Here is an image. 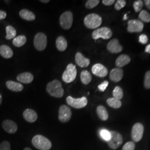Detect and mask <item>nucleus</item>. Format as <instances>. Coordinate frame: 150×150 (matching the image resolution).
Masks as SVG:
<instances>
[{
    "mask_svg": "<svg viewBox=\"0 0 150 150\" xmlns=\"http://www.w3.org/2000/svg\"><path fill=\"white\" fill-rule=\"evenodd\" d=\"M115 3V0H103L102 4L106 6H111Z\"/></svg>",
    "mask_w": 150,
    "mask_h": 150,
    "instance_id": "a19ab883",
    "label": "nucleus"
},
{
    "mask_svg": "<svg viewBox=\"0 0 150 150\" xmlns=\"http://www.w3.org/2000/svg\"><path fill=\"white\" fill-rule=\"evenodd\" d=\"M110 134L111 137L110 139L107 141V144L111 149L116 150L122 144V136L119 132L115 131H111Z\"/></svg>",
    "mask_w": 150,
    "mask_h": 150,
    "instance_id": "20e7f679",
    "label": "nucleus"
},
{
    "mask_svg": "<svg viewBox=\"0 0 150 150\" xmlns=\"http://www.w3.org/2000/svg\"><path fill=\"white\" fill-rule=\"evenodd\" d=\"M75 62L81 67H87L90 64V59L86 58L81 52H77L76 54Z\"/></svg>",
    "mask_w": 150,
    "mask_h": 150,
    "instance_id": "a211bd4d",
    "label": "nucleus"
},
{
    "mask_svg": "<svg viewBox=\"0 0 150 150\" xmlns=\"http://www.w3.org/2000/svg\"><path fill=\"white\" fill-rule=\"evenodd\" d=\"M77 76L76 66L72 64H68L62 75V80L66 83H71L75 80Z\"/></svg>",
    "mask_w": 150,
    "mask_h": 150,
    "instance_id": "39448f33",
    "label": "nucleus"
},
{
    "mask_svg": "<svg viewBox=\"0 0 150 150\" xmlns=\"http://www.w3.org/2000/svg\"><path fill=\"white\" fill-rule=\"evenodd\" d=\"M7 16V13L5 11L0 10V20L5 19Z\"/></svg>",
    "mask_w": 150,
    "mask_h": 150,
    "instance_id": "79ce46f5",
    "label": "nucleus"
},
{
    "mask_svg": "<svg viewBox=\"0 0 150 150\" xmlns=\"http://www.w3.org/2000/svg\"><path fill=\"white\" fill-rule=\"evenodd\" d=\"M26 41H27V38L25 36L20 35L13 40L12 43L15 46L20 47L22 46L23 45H24L26 42Z\"/></svg>",
    "mask_w": 150,
    "mask_h": 150,
    "instance_id": "bb28decb",
    "label": "nucleus"
},
{
    "mask_svg": "<svg viewBox=\"0 0 150 150\" xmlns=\"http://www.w3.org/2000/svg\"><path fill=\"white\" fill-rule=\"evenodd\" d=\"M144 3H145L146 7L149 10H150V0H145L144 1Z\"/></svg>",
    "mask_w": 150,
    "mask_h": 150,
    "instance_id": "37998d69",
    "label": "nucleus"
},
{
    "mask_svg": "<svg viewBox=\"0 0 150 150\" xmlns=\"http://www.w3.org/2000/svg\"><path fill=\"white\" fill-rule=\"evenodd\" d=\"M6 38L7 40H11L12 38H15L16 37V29L12 26H7L6 28Z\"/></svg>",
    "mask_w": 150,
    "mask_h": 150,
    "instance_id": "c85d7f7f",
    "label": "nucleus"
},
{
    "mask_svg": "<svg viewBox=\"0 0 150 150\" xmlns=\"http://www.w3.org/2000/svg\"><path fill=\"white\" fill-rule=\"evenodd\" d=\"M73 23V13L71 11H66L59 17V23L64 30H69Z\"/></svg>",
    "mask_w": 150,
    "mask_h": 150,
    "instance_id": "6e6552de",
    "label": "nucleus"
},
{
    "mask_svg": "<svg viewBox=\"0 0 150 150\" xmlns=\"http://www.w3.org/2000/svg\"><path fill=\"white\" fill-rule=\"evenodd\" d=\"M17 80L23 83H30L33 80V76L30 72H23L17 76Z\"/></svg>",
    "mask_w": 150,
    "mask_h": 150,
    "instance_id": "6ab92c4d",
    "label": "nucleus"
},
{
    "mask_svg": "<svg viewBox=\"0 0 150 150\" xmlns=\"http://www.w3.org/2000/svg\"><path fill=\"white\" fill-rule=\"evenodd\" d=\"M56 45L57 48L59 51H64L67 47V41L63 36H59L57 38L56 41Z\"/></svg>",
    "mask_w": 150,
    "mask_h": 150,
    "instance_id": "393cba45",
    "label": "nucleus"
},
{
    "mask_svg": "<svg viewBox=\"0 0 150 150\" xmlns=\"http://www.w3.org/2000/svg\"><path fill=\"white\" fill-rule=\"evenodd\" d=\"M19 15L22 18L26 21H33L36 18L35 15L32 12L27 9H23L20 12Z\"/></svg>",
    "mask_w": 150,
    "mask_h": 150,
    "instance_id": "5701e85b",
    "label": "nucleus"
},
{
    "mask_svg": "<svg viewBox=\"0 0 150 150\" xmlns=\"http://www.w3.org/2000/svg\"><path fill=\"white\" fill-rule=\"evenodd\" d=\"M23 150H32L31 149H30V148H29V147H26L25 149Z\"/></svg>",
    "mask_w": 150,
    "mask_h": 150,
    "instance_id": "09e8293b",
    "label": "nucleus"
},
{
    "mask_svg": "<svg viewBox=\"0 0 150 150\" xmlns=\"http://www.w3.org/2000/svg\"><path fill=\"white\" fill-rule=\"evenodd\" d=\"M2 127L6 132L10 134H15L18 129L17 124L10 120H6L4 121L2 123Z\"/></svg>",
    "mask_w": 150,
    "mask_h": 150,
    "instance_id": "4468645a",
    "label": "nucleus"
},
{
    "mask_svg": "<svg viewBox=\"0 0 150 150\" xmlns=\"http://www.w3.org/2000/svg\"><path fill=\"white\" fill-rule=\"evenodd\" d=\"M144 132V126L142 123H135L131 131V137L134 142H139L142 139Z\"/></svg>",
    "mask_w": 150,
    "mask_h": 150,
    "instance_id": "9d476101",
    "label": "nucleus"
},
{
    "mask_svg": "<svg viewBox=\"0 0 150 150\" xmlns=\"http://www.w3.org/2000/svg\"><path fill=\"white\" fill-rule=\"evenodd\" d=\"M128 18H127V14H125V15H124V17H123V20H127Z\"/></svg>",
    "mask_w": 150,
    "mask_h": 150,
    "instance_id": "de8ad7c7",
    "label": "nucleus"
},
{
    "mask_svg": "<svg viewBox=\"0 0 150 150\" xmlns=\"http://www.w3.org/2000/svg\"><path fill=\"white\" fill-rule=\"evenodd\" d=\"M92 72L93 75H96L98 77H104L107 76L108 71L107 68L103 64H97L92 66Z\"/></svg>",
    "mask_w": 150,
    "mask_h": 150,
    "instance_id": "2eb2a0df",
    "label": "nucleus"
},
{
    "mask_svg": "<svg viewBox=\"0 0 150 150\" xmlns=\"http://www.w3.org/2000/svg\"><path fill=\"white\" fill-rule=\"evenodd\" d=\"M108 82L107 81H105L103 82H102L100 85H99L98 86V90L101 92H103L105 91L106 89L107 88V86L108 85Z\"/></svg>",
    "mask_w": 150,
    "mask_h": 150,
    "instance_id": "58836bf2",
    "label": "nucleus"
},
{
    "mask_svg": "<svg viewBox=\"0 0 150 150\" xmlns=\"http://www.w3.org/2000/svg\"><path fill=\"white\" fill-rule=\"evenodd\" d=\"M112 95L115 98L119 100L122 99L123 96V92L122 88L119 86H116L113 91Z\"/></svg>",
    "mask_w": 150,
    "mask_h": 150,
    "instance_id": "c756f323",
    "label": "nucleus"
},
{
    "mask_svg": "<svg viewBox=\"0 0 150 150\" xmlns=\"http://www.w3.org/2000/svg\"><path fill=\"white\" fill-rule=\"evenodd\" d=\"M144 27L143 22L138 20H131L128 22L127 31L130 33L141 32Z\"/></svg>",
    "mask_w": 150,
    "mask_h": 150,
    "instance_id": "f8f14e48",
    "label": "nucleus"
},
{
    "mask_svg": "<svg viewBox=\"0 0 150 150\" xmlns=\"http://www.w3.org/2000/svg\"><path fill=\"white\" fill-rule=\"evenodd\" d=\"M99 0H88L86 2L85 6L88 9H92L98 5Z\"/></svg>",
    "mask_w": 150,
    "mask_h": 150,
    "instance_id": "2f4dec72",
    "label": "nucleus"
},
{
    "mask_svg": "<svg viewBox=\"0 0 150 150\" xmlns=\"http://www.w3.org/2000/svg\"><path fill=\"white\" fill-rule=\"evenodd\" d=\"M123 76V71L121 68H115L110 74V80L115 82H118L122 80Z\"/></svg>",
    "mask_w": 150,
    "mask_h": 150,
    "instance_id": "f3484780",
    "label": "nucleus"
},
{
    "mask_svg": "<svg viewBox=\"0 0 150 150\" xmlns=\"http://www.w3.org/2000/svg\"><path fill=\"white\" fill-rule=\"evenodd\" d=\"M2 96L1 93H0V105L2 104Z\"/></svg>",
    "mask_w": 150,
    "mask_h": 150,
    "instance_id": "49530a36",
    "label": "nucleus"
},
{
    "mask_svg": "<svg viewBox=\"0 0 150 150\" xmlns=\"http://www.w3.org/2000/svg\"><path fill=\"white\" fill-rule=\"evenodd\" d=\"M101 17L96 13H91L85 17L84 24L90 29H95L100 27L102 23Z\"/></svg>",
    "mask_w": 150,
    "mask_h": 150,
    "instance_id": "7ed1b4c3",
    "label": "nucleus"
},
{
    "mask_svg": "<svg viewBox=\"0 0 150 150\" xmlns=\"http://www.w3.org/2000/svg\"><path fill=\"white\" fill-rule=\"evenodd\" d=\"M139 42L142 44H146L148 42V38L146 35H141L139 37Z\"/></svg>",
    "mask_w": 150,
    "mask_h": 150,
    "instance_id": "ea45409f",
    "label": "nucleus"
},
{
    "mask_svg": "<svg viewBox=\"0 0 150 150\" xmlns=\"http://www.w3.org/2000/svg\"><path fill=\"white\" fill-rule=\"evenodd\" d=\"M96 112L98 116L102 121H106L108 118V113L105 107L100 105L97 107Z\"/></svg>",
    "mask_w": 150,
    "mask_h": 150,
    "instance_id": "b1692460",
    "label": "nucleus"
},
{
    "mask_svg": "<svg viewBox=\"0 0 150 150\" xmlns=\"http://www.w3.org/2000/svg\"><path fill=\"white\" fill-rule=\"evenodd\" d=\"M136 145L134 142L129 141L126 143L122 147V150H134Z\"/></svg>",
    "mask_w": 150,
    "mask_h": 150,
    "instance_id": "c9c22d12",
    "label": "nucleus"
},
{
    "mask_svg": "<svg viewBox=\"0 0 150 150\" xmlns=\"http://www.w3.org/2000/svg\"><path fill=\"white\" fill-rule=\"evenodd\" d=\"M46 91L51 96L61 98L64 95V90L61 82L58 80H54L47 85Z\"/></svg>",
    "mask_w": 150,
    "mask_h": 150,
    "instance_id": "f257e3e1",
    "label": "nucleus"
},
{
    "mask_svg": "<svg viewBox=\"0 0 150 150\" xmlns=\"http://www.w3.org/2000/svg\"><path fill=\"white\" fill-rule=\"evenodd\" d=\"M145 52L148 53V54H150V44L148 45L145 48Z\"/></svg>",
    "mask_w": 150,
    "mask_h": 150,
    "instance_id": "c03bdc74",
    "label": "nucleus"
},
{
    "mask_svg": "<svg viewBox=\"0 0 150 150\" xmlns=\"http://www.w3.org/2000/svg\"><path fill=\"white\" fill-rule=\"evenodd\" d=\"M23 116L26 121L30 123L35 122L38 118L36 112L30 108H27L24 111L23 113Z\"/></svg>",
    "mask_w": 150,
    "mask_h": 150,
    "instance_id": "dca6fc26",
    "label": "nucleus"
},
{
    "mask_svg": "<svg viewBox=\"0 0 150 150\" xmlns=\"http://www.w3.org/2000/svg\"><path fill=\"white\" fill-rule=\"evenodd\" d=\"M6 85L9 90L14 92H20L23 89V86L21 83L13 81H7Z\"/></svg>",
    "mask_w": 150,
    "mask_h": 150,
    "instance_id": "aec40b11",
    "label": "nucleus"
},
{
    "mask_svg": "<svg viewBox=\"0 0 150 150\" xmlns=\"http://www.w3.org/2000/svg\"><path fill=\"white\" fill-rule=\"evenodd\" d=\"M66 102L70 106L77 109H80L86 107V105H87L88 101L86 97L75 98L69 96L66 98Z\"/></svg>",
    "mask_w": 150,
    "mask_h": 150,
    "instance_id": "1a4fd4ad",
    "label": "nucleus"
},
{
    "mask_svg": "<svg viewBox=\"0 0 150 150\" xmlns=\"http://www.w3.org/2000/svg\"><path fill=\"white\" fill-rule=\"evenodd\" d=\"M33 146L39 150H49L52 147L51 142L44 136L38 134L32 139Z\"/></svg>",
    "mask_w": 150,
    "mask_h": 150,
    "instance_id": "f03ea898",
    "label": "nucleus"
},
{
    "mask_svg": "<svg viewBox=\"0 0 150 150\" xmlns=\"http://www.w3.org/2000/svg\"><path fill=\"white\" fill-rule=\"evenodd\" d=\"M107 48L108 51L112 54H118L121 52L123 50L122 46L120 45L117 38L111 40L107 44Z\"/></svg>",
    "mask_w": 150,
    "mask_h": 150,
    "instance_id": "ddd939ff",
    "label": "nucleus"
},
{
    "mask_svg": "<svg viewBox=\"0 0 150 150\" xmlns=\"http://www.w3.org/2000/svg\"><path fill=\"white\" fill-rule=\"evenodd\" d=\"M33 44L35 48L38 51H43L46 47L47 44L46 35L42 32H39L37 33L34 38Z\"/></svg>",
    "mask_w": 150,
    "mask_h": 150,
    "instance_id": "423d86ee",
    "label": "nucleus"
},
{
    "mask_svg": "<svg viewBox=\"0 0 150 150\" xmlns=\"http://www.w3.org/2000/svg\"><path fill=\"white\" fill-rule=\"evenodd\" d=\"M139 17L142 21L147 23L150 22V14L147 11L142 10L139 13Z\"/></svg>",
    "mask_w": 150,
    "mask_h": 150,
    "instance_id": "7c9ffc66",
    "label": "nucleus"
},
{
    "mask_svg": "<svg viewBox=\"0 0 150 150\" xmlns=\"http://www.w3.org/2000/svg\"><path fill=\"white\" fill-rule=\"evenodd\" d=\"M81 80L84 85H88L92 80L91 74L87 70H83L81 73Z\"/></svg>",
    "mask_w": 150,
    "mask_h": 150,
    "instance_id": "a878e982",
    "label": "nucleus"
},
{
    "mask_svg": "<svg viewBox=\"0 0 150 150\" xmlns=\"http://www.w3.org/2000/svg\"><path fill=\"white\" fill-rule=\"evenodd\" d=\"M107 103L109 106L116 109L120 108L122 106L121 101L113 97L108 98L107 100Z\"/></svg>",
    "mask_w": 150,
    "mask_h": 150,
    "instance_id": "cd10ccee",
    "label": "nucleus"
},
{
    "mask_svg": "<svg viewBox=\"0 0 150 150\" xmlns=\"http://www.w3.org/2000/svg\"><path fill=\"white\" fill-rule=\"evenodd\" d=\"M112 32L110 28L103 27L97 28L92 32V37L94 40L98 38H103L104 40H108L112 37Z\"/></svg>",
    "mask_w": 150,
    "mask_h": 150,
    "instance_id": "0eeeda50",
    "label": "nucleus"
},
{
    "mask_svg": "<svg viewBox=\"0 0 150 150\" xmlns=\"http://www.w3.org/2000/svg\"><path fill=\"white\" fill-rule=\"evenodd\" d=\"M40 2H42V3H48L50 2V1L49 0H41V1H40Z\"/></svg>",
    "mask_w": 150,
    "mask_h": 150,
    "instance_id": "a18cd8bd",
    "label": "nucleus"
},
{
    "mask_svg": "<svg viewBox=\"0 0 150 150\" xmlns=\"http://www.w3.org/2000/svg\"><path fill=\"white\" fill-rule=\"evenodd\" d=\"M126 5V1L125 0H118L116 1L115 5V8L119 11L121 10Z\"/></svg>",
    "mask_w": 150,
    "mask_h": 150,
    "instance_id": "f704fd0d",
    "label": "nucleus"
},
{
    "mask_svg": "<svg viewBox=\"0 0 150 150\" xmlns=\"http://www.w3.org/2000/svg\"><path fill=\"white\" fill-rule=\"evenodd\" d=\"M100 135L101 136L103 139L105 141H106V142L108 141L111 137V134L110 132H109L108 131H107V129H102L100 132Z\"/></svg>",
    "mask_w": 150,
    "mask_h": 150,
    "instance_id": "72a5a7b5",
    "label": "nucleus"
},
{
    "mask_svg": "<svg viewBox=\"0 0 150 150\" xmlns=\"http://www.w3.org/2000/svg\"><path fill=\"white\" fill-rule=\"evenodd\" d=\"M143 1L141 0H139V1H136L134 2L133 6H134V11L136 12H139V11H141V10L143 7Z\"/></svg>",
    "mask_w": 150,
    "mask_h": 150,
    "instance_id": "473e14b6",
    "label": "nucleus"
},
{
    "mask_svg": "<svg viewBox=\"0 0 150 150\" xmlns=\"http://www.w3.org/2000/svg\"><path fill=\"white\" fill-rule=\"evenodd\" d=\"M13 54V51L9 46L3 45L0 46V55L5 59H10Z\"/></svg>",
    "mask_w": 150,
    "mask_h": 150,
    "instance_id": "4be33fe9",
    "label": "nucleus"
},
{
    "mask_svg": "<svg viewBox=\"0 0 150 150\" xmlns=\"http://www.w3.org/2000/svg\"><path fill=\"white\" fill-rule=\"evenodd\" d=\"M72 117V111L70 107L66 105H62L59 108V119L63 123L68 122Z\"/></svg>",
    "mask_w": 150,
    "mask_h": 150,
    "instance_id": "9b49d317",
    "label": "nucleus"
},
{
    "mask_svg": "<svg viewBox=\"0 0 150 150\" xmlns=\"http://www.w3.org/2000/svg\"><path fill=\"white\" fill-rule=\"evenodd\" d=\"M131 61V59L128 55L121 54L119 56L116 60V65L118 68H121L126 64H129Z\"/></svg>",
    "mask_w": 150,
    "mask_h": 150,
    "instance_id": "412c9836",
    "label": "nucleus"
},
{
    "mask_svg": "<svg viewBox=\"0 0 150 150\" xmlns=\"http://www.w3.org/2000/svg\"><path fill=\"white\" fill-rule=\"evenodd\" d=\"M144 86L147 89L150 88V71H147L145 74Z\"/></svg>",
    "mask_w": 150,
    "mask_h": 150,
    "instance_id": "e433bc0d",
    "label": "nucleus"
},
{
    "mask_svg": "<svg viewBox=\"0 0 150 150\" xmlns=\"http://www.w3.org/2000/svg\"><path fill=\"white\" fill-rule=\"evenodd\" d=\"M0 150H11V144L7 141H4L0 144Z\"/></svg>",
    "mask_w": 150,
    "mask_h": 150,
    "instance_id": "4c0bfd02",
    "label": "nucleus"
}]
</instances>
